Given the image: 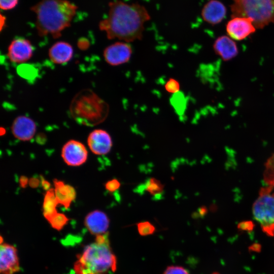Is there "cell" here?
I'll return each mask as SVG.
<instances>
[{"label":"cell","mask_w":274,"mask_h":274,"mask_svg":"<svg viewBox=\"0 0 274 274\" xmlns=\"http://www.w3.org/2000/svg\"><path fill=\"white\" fill-rule=\"evenodd\" d=\"M107 17L98 24L109 40L117 39L127 43L143 38L145 24L151 19L146 7L137 3L114 0L108 4Z\"/></svg>","instance_id":"obj_1"},{"label":"cell","mask_w":274,"mask_h":274,"mask_svg":"<svg viewBox=\"0 0 274 274\" xmlns=\"http://www.w3.org/2000/svg\"><path fill=\"white\" fill-rule=\"evenodd\" d=\"M78 7L69 0H39L30 10L36 15V26L40 37L58 38L71 26Z\"/></svg>","instance_id":"obj_2"},{"label":"cell","mask_w":274,"mask_h":274,"mask_svg":"<svg viewBox=\"0 0 274 274\" xmlns=\"http://www.w3.org/2000/svg\"><path fill=\"white\" fill-rule=\"evenodd\" d=\"M116 267V257L106 233L96 236L93 243L85 247L73 268L76 274H107L115 271Z\"/></svg>","instance_id":"obj_3"},{"label":"cell","mask_w":274,"mask_h":274,"mask_svg":"<svg viewBox=\"0 0 274 274\" xmlns=\"http://www.w3.org/2000/svg\"><path fill=\"white\" fill-rule=\"evenodd\" d=\"M70 112L78 123L94 126L106 119L109 113V106L92 90L86 89L73 97Z\"/></svg>","instance_id":"obj_4"},{"label":"cell","mask_w":274,"mask_h":274,"mask_svg":"<svg viewBox=\"0 0 274 274\" xmlns=\"http://www.w3.org/2000/svg\"><path fill=\"white\" fill-rule=\"evenodd\" d=\"M232 17L250 19L256 28L274 23V0H234Z\"/></svg>","instance_id":"obj_5"},{"label":"cell","mask_w":274,"mask_h":274,"mask_svg":"<svg viewBox=\"0 0 274 274\" xmlns=\"http://www.w3.org/2000/svg\"><path fill=\"white\" fill-rule=\"evenodd\" d=\"M255 220L267 235L274 236V187L266 185L260 189L252 206Z\"/></svg>","instance_id":"obj_6"},{"label":"cell","mask_w":274,"mask_h":274,"mask_svg":"<svg viewBox=\"0 0 274 274\" xmlns=\"http://www.w3.org/2000/svg\"><path fill=\"white\" fill-rule=\"evenodd\" d=\"M132 54V49L129 43L116 42L104 50L103 56L106 62L112 66L128 62Z\"/></svg>","instance_id":"obj_7"},{"label":"cell","mask_w":274,"mask_h":274,"mask_svg":"<svg viewBox=\"0 0 274 274\" xmlns=\"http://www.w3.org/2000/svg\"><path fill=\"white\" fill-rule=\"evenodd\" d=\"M61 157L67 165L78 166L86 162L88 151L83 144L72 140L67 142L62 147Z\"/></svg>","instance_id":"obj_8"},{"label":"cell","mask_w":274,"mask_h":274,"mask_svg":"<svg viewBox=\"0 0 274 274\" xmlns=\"http://www.w3.org/2000/svg\"><path fill=\"white\" fill-rule=\"evenodd\" d=\"M1 274H15L20 270L19 257L16 248L3 242L0 247Z\"/></svg>","instance_id":"obj_9"},{"label":"cell","mask_w":274,"mask_h":274,"mask_svg":"<svg viewBox=\"0 0 274 274\" xmlns=\"http://www.w3.org/2000/svg\"><path fill=\"white\" fill-rule=\"evenodd\" d=\"M33 51V47L28 40L18 38L13 40L9 45L7 55L12 62L20 63L30 59Z\"/></svg>","instance_id":"obj_10"},{"label":"cell","mask_w":274,"mask_h":274,"mask_svg":"<svg viewBox=\"0 0 274 274\" xmlns=\"http://www.w3.org/2000/svg\"><path fill=\"white\" fill-rule=\"evenodd\" d=\"M255 28L250 19L243 17H232L226 26L229 37L237 41L244 40L254 33Z\"/></svg>","instance_id":"obj_11"},{"label":"cell","mask_w":274,"mask_h":274,"mask_svg":"<svg viewBox=\"0 0 274 274\" xmlns=\"http://www.w3.org/2000/svg\"><path fill=\"white\" fill-rule=\"evenodd\" d=\"M87 144L92 153L102 155L111 150L113 143L109 133L103 129H95L89 134Z\"/></svg>","instance_id":"obj_12"},{"label":"cell","mask_w":274,"mask_h":274,"mask_svg":"<svg viewBox=\"0 0 274 274\" xmlns=\"http://www.w3.org/2000/svg\"><path fill=\"white\" fill-rule=\"evenodd\" d=\"M110 220L104 212L94 210L89 213L85 218L84 225L89 232L96 236L107 233Z\"/></svg>","instance_id":"obj_13"},{"label":"cell","mask_w":274,"mask_h":274,"mask_svg":"<svg viewBox=\"0 0 274 274\" xmlns=\"http://www.w3.org/2000/svg\"><path fill=\"white\" fill-rule=\"evenodd\" d=\"M11 129L13 135L16 139L27 141L35 135L37 126L34 121L29 117L19 116L13 121Z\"/></svg>","instance_id":"obj_14"},{"label":"cell","mask_w":274,"mask_h":274,"mask_svg":"<svg viewBox=\"0 0 274 274\" xmlns=\"http://www.w3.org/2000/svg\"><path fill=\"white\" fill-rule=\"evenodd\" d=\"M226 14L224 5L218 0H210L203 6L201 12L203 20L215 25L220 23Z\"/></svg>","instance_id":"obj_15"},{"label":"cell","mask_w":274,"mask_h":274,"mask_svg":"<svg viewBox=\"0 0 274 274\" xmlns=\"http://www.w3.org/2000/svg\"><path fill=\"white\" fill-rule=\"evenodd\" d=\"M213 48L215 53L225 61L233 58L238 52L235 42L226 36L218 37L213 44Z\"/></svg>","instance_id":"obj_16"},{"label":"cell","mask_w":274,"mask_h":274,"mask_svg":"<svg viewBox=\"0 0 274 274\" xmlns=\"http://www.w3.org/2000/svg\"><path fill=\"white\" fill-rule=\"evenodd\" d=\"M74 50L67 42L58 41L54 44L49 50V57L54 63L62 64L68 62L73 56Z\"/></svg>","instance_id":"obj_17"},{"label":"cell","mask_w":274,"mask_h":274,"mask_svg":"<svg viewBox=\"0 0 274 274\" xmlns=\"http://www.w3.org/2000/svg\"><path fill=\"white\" fill-rule=\"evenodd\" d=\"M53 183L54 193L58 204L68 209L76 197L75 189L71 185L57 179H54Z\"/></svg>","instance_id":"obj_18"},{"label":"cell","mask_w":274,"mask_h":274,"mask_svg":"<svg viewBox=\"0 0 274 274\" xmlns=\"http://www.w3.org/2000/svg\"><path fill=\"white\" fill-rule=\"evenodd\" d=\"M58 204L54 188H50L47 190L43 203V213L46 220L58 212L57 206Z\"/></svg>","instance_id":"obj_19"},{"label":"cell","mask_w":274,"mask_h":274,"mask_svg":"<svg viewBox=\"0 0 274 274\" xmlns=\"http://www.w3.org/2000/svg\"><path fill=\"white\" fill-rule=\"evenodd\" d=\"M143 186V189L153 197L158 198L162 196L164 185L155 178L148 179Z\"/></svg>","instance_id":"obj_20"},{"label":"cell","mask_w":274,"mask_h":274,"mask_svg":"<svg viewBox=\"0 0 274 274\" xmlns=\"http://www.w3.org/2000/svg\"><path fill=\"white\" fill-rule=\"evenodd\" d=\"M69 220V218L65 214L58 212L47 220L50 226L57 231L62 229Z\"/></svg>","instance_id":"obj_21"},{"label":"cell","mask_w":274,"mask_h":274,"mask_svg":"<svg viewBox=\"0 0 274 274\" xmlns=\"http://www.w3.org/2000/svg\"><path fill=\"white\" fill-rule=\"evenodd\" d=\"M263 180L267 185L274 187V153L268 159L265 164Z\"/></svg>","instance_id":"obj_22"},{"label":"cell","mask_w":274,"mask_h":274,"mask_svg":"<svg viewBox=\"0 0 274 274\" xmlns=\"http://www.w3.org/2000/svg\"><path fill=\"white\" fill-rule=\"evenodd\" d=\"M164 88L167 92L175 94L179 92L180 84L176 79L170 78L165 83Z\"/></svg>","instance_id":"obj_23"},{"label":"cell","mask_w":274,"mask_h":274,"mask_svg":"<svg viewBox=\"0 0 274 274\" xmlns=\"http://www.w3.org/2000/svg\"><path fill=\"white\" fill-rule=\"evenodd\" d=\"M137 227L139 233L143 235L153 233L155 230L154 226L148 221L140 222Z\"/></svg>","instance_id":"obj_24"},{"label":"cell","mask_w":274,"mask_h":274,"mask_svg":"<svg viewBox=\"0 0 274 274\" xmlns=\"http://www.w3.org/2000/svg\"><path fill=\"white\" fill-rule=\"evenodd\" d=\"M19 0H0V8L4 11L10 10L16 7Z\"/></svg>","instance_id":"obj_25"},{"label":"cell","mask_w":274,"mask_h":274,"mask_svg":"<svg viewBox=\"0 0 274 274\" xmlns=\"http://www.w3.org/2000/svg\"><path fill=\"white\" fill-rule=\"evenodd\" d=\"M163 274H189L184 268L179 266H168Z\"/></svg>","instance_id":"obj_26"},{"label":"cell","mask_w":274,"mask_h":274,"mask_svg":"<svg viewBox=\"0 0 274 274\" xmlns=\"http://www.w3.org/2000/svg\"><path fill=\"white\" fill-rule=\"evenodd\" d=\"M121 186L120 182L116 179L108 181L105 184V188L110 192H114L119 189Z\"/></svg>","instance_id":"obj_27"},{"label":"cell","mask_w":274,"mask_h":274,"mask_svg":"<svg viewBox=\"0 0 274 274\" xmlns=\"http://www.w3.org/2000/svg\"><path fill=\"white\" fill-rule=\"evenodd\" d=\"M40 184H41V180L37 178L33 177L29 180L28 185L31 188L38 187Z\"/></svg>","instance_id":"obj_28"},{"label":"cell","mask_w":274,"mask_h":274,"mask_svg":"<svg viewBox=\"0 0 274 274\" xmlns=\"http://www.w3.org/2000/svg\"><path fill=\"white\" fill-rule=\"evenodd\" d=\"M29 180L25 176H22L19 180V184L21 187L25 188L28 185Z\"/></svg>","instance_id":"obj_29"},{"label":"cell","mask_w":274,"mask_h":274,"mask_svg":"<svg viewBox=\"0 0 274 274\" xmlns=\"http://www.w3.org/2000/svg\"><path fill=\"white\" fill-rule=\"evenodd\" d=\"M41 184L44 189L46 191L49 190L50 187V184L47 180H45L43 177H41Z\"/></svg>","instance_id":"obj_30"}]
</instances>
